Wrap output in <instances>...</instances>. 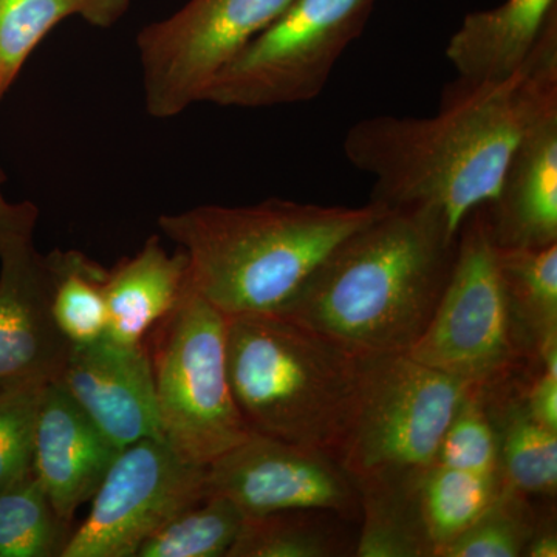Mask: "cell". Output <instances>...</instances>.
I'll use <instances>...</instances> for the list:
<instances>
[{"label":"cell","mask_w":557,"mask_h":557,"mask_svg":"<svg viewBox=\"0 0 557 557\" xmlns=\"http://www.w3.org/2000/svg\"><path fill=\"white\" fill-rule=\"evenodd\" d=\"M293 0H189L137 36L146 110L171 120L197 102L214 79Z\"/></svg>","instance_id":"9"},{"label":"cell","mask_w":557,"mask_h":557,"mask_svg":"<svg viewBox=\"0 0 557 557\" xmlns=\"http://www.w3.org/2000/svg\"><path fill=\"white\" fill-rule=\"evenodd\" d=\"M487 410L498 442L502 483L523 496L555 497L557 490V431L531 417L523 392L498 384L485 387Z\"/></svg>","instance_id":"19"},{"label":"cell","mask_w":557,"mask_h":557,"mask_svg":"<svg viewBox=\"0 0 557 557\" xmlns=\"http://www.w3.org/2000/svg\"><path fill=\"white\" fill-rule=\"evenodd\" d=\"M44 387L0 392V493L32 474Z\"/></svg>","instance_id":"29"},{"label":"cell","mask_w":557,"mask_h":557,"mask_svg":"<svg viewBox=\"0 0 557 557\" xmlns=\"http://www.w3.org/2000/svg\"><path fill=\"white\" fill-rule=\"evenodd\" d=\"M156 384L161 438L207 468L251 435L226 366V317L189 285L145 339Z\"/></svg>","instance_id":"5"},{"label":"cell","mask_w":557,"mask_h":557,"mask_svg":"<svg viewBox=\"0 0 557 557\" xmlns=\"http://www.w3.org/2000/svg\"><path fill=\"white\" fill-rule=\"evenodd\" d=\"M226 366L251 434L338 456L361 357L281 314H240L226 318Z\"/></svg>","instance_id":"4"},{"label":"cell","mask_w":557,"mask_h":557,"mask_svg":"<svg viewBox=\"0 0 557 557\" xmlns=\"http://www.w3.org/2000/svg\"><path fill=\"white\" fill-rule=\"evenodd\" d=\"M384 207L269 199L163 214L159 228L188 260V285L226 318L277 314L341 242Z\"/></svg>","instance_id":"3"},{"label":"cell","mask_w":557,"mask_h":557,"mask_svg":"<svg viewBox=\"0 0 557 557\" xmlns=\"http://www.w3.org/2000/svg\"><path fill=\"white\" fill-rule=\"evenodd\" d=\"M307 511L245 516L226 557H332L343 555L338 539L307 518Z\"/></svg>","instance_id":"26"},{"label":"cell","mask_w":557,"mask_h":557,"mask_svg":"<svg viewBox=\"0 0 557 557\" xmlns=\"http://www.w3.org/2000/svg\"><path fill=\"white\" fill-rule=\"evenodd\" d=\"M129 9L131 0H0V102L33 50L62 21L79 17L110 28Z\"/></svg>","instance_id":"21"},{"label":"cell","mask_w":557,"mask_h":557,"mask_svg":"<svg viewBox=\"0 0 557 557\" xmlns=\"http://www.w3.org/2000/svg\"><path fill=\"white\" fill-rule=\"evenodd\" d=\"M424 471L386 472L358 480L362 527L355 556L435 557L421 512Z\"/></svg>","instance_id":"18"},{"label":"cell","mask_w":557,"mask_h":557,"mask_svg":"<svg viewBox=\"0 0 557 557\" xmlns=\"http://www.w3.org/2000/svg\"><path fill=\"white\" fill-rule=\"evenodd\" d=\"M186 285L185 252L166 251L159 236L149 237L137 255L109 270L104 338L119 346H141L150 330L177 306Z\"/></svg>","instance_id":"17"},{"label":"cell","mask_w":557,"mask_h":557,"mask_svg":"<svg viewBox=\"0 0 557 557\" xmlns=\"http://www.w3.org/2000/svg\"><path fill=\"white\" fill-rule=\"evenodd\" d=\"M207 468L180 457L164 440L120 450L90 515L70 534L61 557H134L163 523L207 496Z\"/></svg>","instance_id":"11"},{"label":"cell","mask_w":557,"mask_h":557,"mask_svg":"<svg viewBox=\"0 0 557 557\" xmlns=\"http://www.w3.org/2000/svg\"><path fill=\"white\" fill-rule=\"evenodd\" d=\"M120 450L57 383L44 387L32 474L62 522L95 496Z\"/></svg>","instance_id":"15"},{"label":"cell","mask_w":557,"mask_h":557,"mask_svg":"<svg viewBox=\"0 0 557 557\" xmlns=\"http://www.w3.org/2000/svg\"><path fill=\"white\" fill-rule=\"evenodd\" d=\"M67 525L33 474L0 493V557L61 556Z\"/></svg>","instance_id":"25"},{"label":"cell","mask_w":557,"mask_h":557,"mask_svg":"<svg viewBox=\"0 0 557 557\" xmlns=\"http://www.w3.org/2000/svg\"><path fill=\"white\" fill-rule=\"evenodd\" d=\"M245 515L220 494H207L180 509L139 547L138 557L228 556Z\"/></svg>","instance_id":"24"},{"label":"cell","mask_w":557,"mask_h":557,"mask_svg":"<svg viewBox=\"0 0 557 557\" xmlns=\"http://www.w3.org/2000/svg\"><path fill=\"white\" fill-rule=\"evenodd\" d=\"M46 258L51 277V311L62 335L72 346L104 338L109 270L76 249H54Z\"/></svg>","instance_id":"22"},{"label":"cell","mask_w":557,"mask_h":557,"mask_svg":"<svg viewBox=\"0 0 557 557\" xmlns=\"http://www.w3.org/2000/svg\"><path fill=\"white\" fill-rule=\"evenodd\" d=\"M523 67L511 78L454 84L435 115L370 116L354 124L344 153L373 178V203L426 208L458 236L465 220L496 197L520 124Z\"/></svg>","instance_id":"1"},{"label":"cell","mask_w":557,"mask_h":557,"mask_svg":"<svg viewBox=\"0 0 557 557\" xmlns=\"http://www.w3.org/2000/svg\"><path fill=\"white\" fill-rule=\"evenodd\" d=\"M523 116L494 200L486 205L497 248L557 244V14L523 65Z\"/></svg>","instance_id":"10"},{"label":"cell","mask_w":557,"mask_h":557,"mask_svg":"<svg viewBox=\"0 0 557 557\" xmlns=\"http://www.w3.org/2000/svg\"><path fill=\"white\" fill-rule=\"evenodd\" d=\"M497 263L520 350L536 358L557 343V244L497 248Z\"/></svg>","instance_id":"20"},{"label":"cell","mask_w":557,"mask_h":557,"mask_svg":"<svg viewBox=\"0 0 557 557\" xmlns=\"http://www.w3.org/2000/svg\"><path fill=\"white\" fill-rule=\"evenodd\" d=\"M5 180V174L0 170V240L21 236V234H33L39 218L38 208L30 201L11 203L7 200L3 196Z\"/></svg>","instance_id":"30"},{"label":"cell","mask_w":557,"mask_h":557,"mask_svg":"<svg viewBox=\"0 0 557 557\" xmlns=\"http://www.w3.org/2000/svg\"><path fill=\"white\" fill-rule=\"evenodd\" d=\"M537 518L528 497L502 483L493 504L440 557H519Z\"/></svg>","instance_id":"27"},{"label":"cell","mask_w":557,"mask_h":557,"mask_svg":"<svg viewBox=\"0 0 557 557\" xmlns=\"http://www.w3.org/2000/svg\"><path fill=\"white\" fill-rule=\"evenodd\" d=\"M500 486V475L474 474L438 463L423 472L421 512L435 557L485 512Z\"/></svg>","instance_id":"23"},{"label":"cell","mask_w":557,"mask_h":557,"mask_svg":"<svg viewBox=\"0 0 557 557\" xmlns=\"http://www.w3.org/2000/svg\"><path fill=\"white\" fill-rule=\"evenodd\" d=\"M54 383L116 448L145 438L163 440L145 344L126 347L101 338L72 346Z\"/></svg>","instance_id":"14"},{"label":"cell","mask_w":557,"mask_h":557,"mask_svg":"<svg viewBox=\"0 0 557 557\" xmlns=\"http://www.w3.org/2000/svg\"><path fill=\"white\" fill-rule=\"evenodd\" d=\"M528 557H556L557 556V533L555 522L547 519L536 523L533 536L528 542L525 553Z\"/></svg>","instance_id":"31"},{"label":"cell","mask_w":557,"mask_h":557,"mask_svg":"<svg viewBox=\"0 0 557 557\" xmlns=\"http://www.w3.org/2000/svg\"><path fill=\"white\" fill-rule=\"evenodd\" d=\"M557 0H505L496 9L467 14L450 36L446 58L460 86L511 78L525 65Z\"/></svg>","instance_id":"16"},{"label":"cell","mask_w":557,"mask_h":557,"mask_svg":"<svg viewBox=\"0 0 557 557\" xmlns=\"http://www.w3.org/2000/svg\"><path fill=\"white\" fill-rule=\"evenodd\" d=\"M456 247L432 209L386 208L341 242L277 314L358 357L408 354L437 307Z\"/></svg>","instance_id":"2"},{"label":"cell","mask_w":557,"mask_h":557,"mask_svg":"<svg viewBox=\"0 0 557 557\" xmlns=\"http://www.w3.org/2000/svg\"><path fill=\"white\" fill-rule=\"evenodd\" d=\"M375 0H293L214 79L203 102L265 109L321 95Z\"/></svg>","instance_id":"7"},{"label":"cell","mask_w":557,"mask_h":557,"mask_svg":"<svg viewBox=\"0 0 557 557\" xmlns=\"http://www.w3.org/2000/svg\"><path fill=\"white\" fill-rule=\"evenodd\" d=\"M443 467L482 475L498 472V442L486 406L485 387H472L450 420L437 461Z\"/></svg>","instance_id":"28"},{"label":"cell","mask_w":557,"mask_h":557,"mask_svg":"<svg viewBox=\"0 0 557 557\" xmlns=\"http://www.w3.org/2000/svg\"><path fill=\"white\" fill-rule=\"evenodd\" d=\"M207 491L228 497L245 516L277 511L359 515L357 482L338 458L258 434L208 465Z\"/></svg>","instance_id":"12"},{"label":"cell","mask_w":557,"mask_h":557,"mask_svg":"<svg viewBox=\"0 0 557 557\" xmlns=\"http://www.w3.org/2000/svg\"><path fill=\"white\" fill-rule=\"evenodd\" d=\"M408 355L474 387L507 380L522 357L486 205L472 211L458 231L448 282L428 327Z\"/></svg>","instance_id":"8"},{"label":"cell","mask_w":557,"mask_h":557,"mask_svg":"<svg viewBox=\"0 0 557 557\" xmlns=\"http://www.w3.org/2000/svg\"><path fill=\"white\" fill-rule=\"evenodd\" d=\"M472 387L408 354L361 357L357 403L336 458L355 482L432 467Z\"/></svg>","instance_id":"6"},{"label":"cell","mask_w":557,"mask_h":557,"mask_svg":"<svg viewBox=\"0 0 557 557\" xmlns=\"http://www.w3.org/2000/svg\"><path fill=\"white\" fill-rule=\"evenodd\" d=\"M70 348L51 311L49 263L33 234L0 242V392L54 383Z\"/></svg>","instance_id":"13"}]
</instances>
